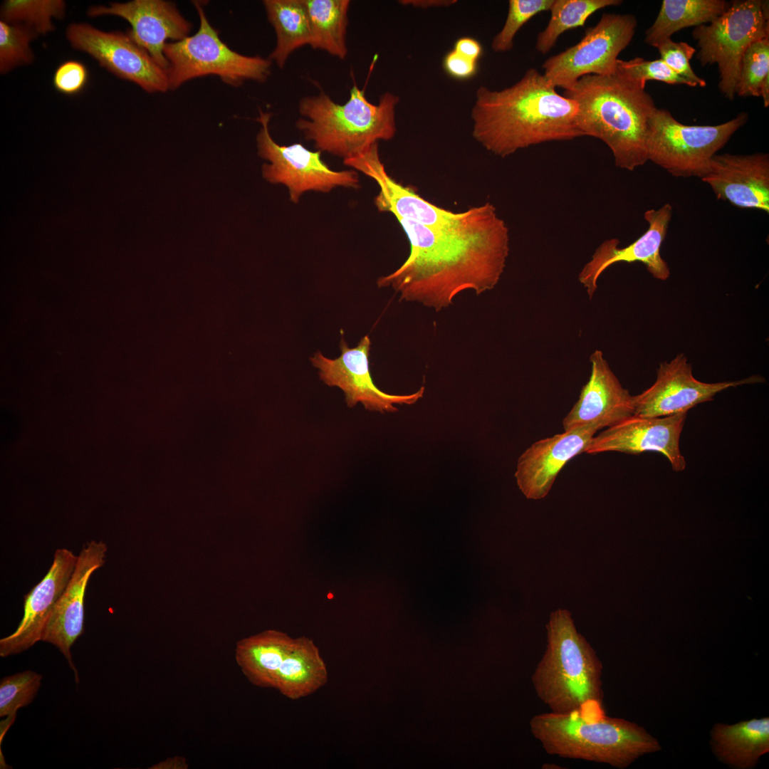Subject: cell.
Returning <instances> with one entry per match:
<instances>
[{
	"label": "cell",
	"instance_id": "7c38bea8",
	"mask_svg": "<svg viewBox=\"0 0 769 769\" xmlns=\"http://www.w3.org/2000/svg\"><path fill=\"white\" fill-rule=\"evenodd\" d=\"M66 38L108 71L132 81L148 93L169 90L167 70L161 68L127 33L103 31L84 23H72Z\"/></svg>",
	"mask_w": 769,
	"mask_h": 769
},
{
	"label": "cell",
	"instance_id": "74e56055",
	"mask_svg": "<svg viewBox=\"0 0 769 769\" xmlns=\"http://www.w3.org/2000/svg\"><path fill=\"white\" fill-rule=\"evenodd\" d=\"M88 72L85 66L78 61L69 60L61 63L55 70L53 86L64 95H75L86 85Z\"/></svg>",
	"mask_w": 769,
	"mask_h": 769
},
{
	"label": "cell",
	"instance_id": "603a6c76",
	"mask_svg": "<svg viewBox=\"0 0 769 769\" xmlns=\"http://www.w3.org/2000/svg\"><path fill=\"white\" fill-rule=\"evenodd\" d=\"M78 555L57 549L43 577L24 596L23 615L15 632L0 639V656L20 654L41 641L44 627L74 571Z\"/></svg>",
	"mask_w": 769,
	"mask_h": 769
},
{
	"label": "cell",
	"instance_id": "ab89813d",
	"mask_svg": "<svg viewBox=\"0 0 769 769\" xmlns=\"http://www.w3.org/2000/svg\"><path fill=\"white\" fill-rule=\"evenodd\" d=\"M454 50L460 55L477 62L482 54L481 43L474 38L461 37L454 43Z\"/></svg>",
	"mask_w": 769,
	"mask_h": 769
},
{
	"label": "cell",
	"instance_id": "836d02e7",
	"mask_svg": "<svg viewBox=\"0 0 769 769\" xmlns=\"http://www.w3.org/2000/svg\"><path fill=\"white\" fill-rule=\"evenodd\" d=\"M42 679L41 674L31 670L3 678L0 682V716H15L18 709L31 703Z\"/></svg>",
	"mask_w": 769,
	"mask_h": 769
},
{
	"label": "cell",
	"instance_id": "4dcf8cb0",
	"mask_svg": "<svg viewBox=\"0 0 769 769\" xmlns=\"http://www.w3.org/2000/svg\"><path fill=\"white\" fill-rule=\"evenodd\" d=\"M65 14L62 0H7L1 9V20L23 24L38 36L53 31V20L62 19Z\"/></svg>",
	"mask_w": 769,
	"mask_h": 769
},
{
	"label": "cell",
	"instance_id": "e0dca14e",
	"mask_svg": "<svg viewBox=\"0 0 769 769\" xmlns=\"http://www.w3.org/2000/svg\"><path fill=\"white\" fill-rule=\"evenodd\" d=\"M672 206L666 203L658 209L645 211L647 230L629 246L619 248L617 239L602 242L591 259L582 268L578 279L591 298L597 288V281L610 266L619 262H641L654 278L665 281L670 276V269L660 254V249L667 234L672 216Z\"/></svg>",
	"mask_w": 769,
	"mask_h": 769
},
{
	"label": "cell",
	"instance_id": "4fadbf2b",
	"mask_svg": "<svg viewBox=\"0 0 769 769\" xmlns=\"http://www.w3.org/2000/svg\"><path fill=\"white\" fill-rule=\"evenodd\" d=\"M343 163L372 178L377 184L380 190L375 197V206L379 211L391 213L396 219L434 229L455 228L474 221L485 209L483 204L462 212H454L424 199L411 187L401 184L387 173L380 157L378 143L355 157L343 160Z\"/></svg>",
	"mask_w": 769,
	"mask_h": 769
},
{
	"label": "cell",
	"instance_id": "b9f144b4",
	"mask_svg": "<svg viewBox=\"0 0 769 769\" xmlns=\"http://www.w3.org/2000/svg\"><path fill=\"white\" fill-rule=\"evenodd\" d=\"M155 766V767H152V768L186 769L188 768V764L185 758L176 755L172 758H169L167 760L159 763Z\"/></svg>",
	"mask_w": 769,
	"mask_h": 769
},
{
	"label": "cell",
	"instance_id": "60d3db41",
	"mask_svg": "<svg viewBox=\"0 0 769 769\" xmlns=\"http://www.w3.org/2000/svg\"><path fill=\"white\" fill-rule=\"evenodd\" d=\"M399 4L416 8L428 9L434 7L449 6L457 2L456 0H402Z\"/></svg>",
	"mask_w": 769,
	"mask_h": 769
},
{
	"label": "cell",
	"instance_id": "d6986e66",
	"mask_svg": "<svg viewBox=\"0 0 769 769\" xmlns=\"http://www.w3.org/2000/svg\"><path fill=\"white\" fill-rule=\"evenodd\" d=\"M107 545L103 541L87 543L76 561L73 575L44 627L41 641L56 647L67 659L78 682L70 648L84 631V599L92 574L103 566Z\"/></svg>",
	"mask_w": 769,
	"mask_h": 769
},
{
	"label": "cell",
	"instance_id": "ba28073f",
	"mask_svg": "<svg viewBox=\"0 0 769 769\" xmlns=\"http://www.w3.org/2000/svg\"><path fill=\"white\" fill-rule=\"evenodd\" d=\"M200 25L192 36L167 43L164 54L169 66V89L207 75H218L224 83L239 86L246 80L264 82L271 73V61L260 56H247L231 50L219 37L208 21L202 3L194 1Z\"/></svg>",
	"mask_w": 769,
	"mask_h": 769
},
{
	"label": "cell",
	"instance_id": "83f0119b",
	"mask_svg": "<svg viewBox=\"0 0 769 769\" xmlns=\"http://www.w3.org/2000/svg\"><path fill=\"white\" fill-rule=\"evenodd\" d=\"M263 5L276 34V46L270 60L283 68L295 50L310 43L308 12L303 0H265Z\"/></svg>",
	"mask_w": 769,
	"mask_h": 769
},
{
	"label": "cell",
	"instance_id": "30bf717a",
	"mask_svg": "<svg viewBox=\"0 0 769 769\" xmlns=\"http://www.w3.org/2000/svg\"><path fill=\"white\" fill-rule=\"evenodd\" d=\"M637 21L630 14H603L575 45L548 58L543 73L551 83L565 90L587 75H610L616 72L619 54L632 41Z\"/></svg>",
	"mask_w": 769,
	"mask_h": 769
},
{
	"label": "cell",
	"instance_id": "ac0fdd59",
	"mask_svg": "<svg viewBox=\"0 0 769 769\" xmlns=\"http://www.w3.org/2000/svg\"><path fill=\"white\" fill-rule=\"evenodd\" d=\"M88 15H113L127 21L132 27L127 32L131 38L166 70L169 66L164 54L167 41L185 38L192 27L173 3L162 0H134L95 6L88 9Z\"/></svg>",
	"mask_w": 769,
	"mask_h": 769
},
{
	"label": "cell",
	"instance_id": "8d00e7d4",
	"mask_svg": "<svg viewBox=\"0 0 769 769\" xmlns=\"http://www.w3.org/2000/svg\"><path fill=\"white\" fill-rule=\"evenodd\" d=\"M654 47L657 48L660 59L678 75L690 81L694 87L706 86V80L694 73L689 63L696 48L686 42H675L671 38L662 40Z\"/></svg>",
	"mask_w": 769,
	"mask_h": 769
},
{
	"label": "cell",
	"instance_id": "7402d4cb",
	"mask_svg": "<svg viewBox=\"0 0 769 769\" xmlns=\"http://www.w3.org/2000/svg\"><path fill=\"white\" fill-rule=\"evenodd\" d=\"M701 180L718 199L742 209L769 213V155H715Z\"/></svg>",
	"mask_w": 769,
	"mask_h": 769
},
{
	"label": "cell",
	"instance_id": "1f68e13d",
	"mask_svg": "<svg viewBox=\"0 0 769 769\" xmlns=\"http://www.w3.org/2000/svg\"><path fill=\"white\" fill-rule=\"evenodd\" d=\"M769 79V37L758 40L746 50L740 66L736 95L760 97L763 82Z\"/></svg>",
	"mask_w": 769,
	"mask_h": 769
},
{
	"label": "cell",
	"instance_id": "44dd1931",
	"mask_svg": "<svg viewBox=\"0 0 769 769\" xmlns=\"http://www.w3.org/2000/svg\"><path fill=\"white\" fill-rule=\"evenodd\" d=\"M597 430L580 427L531 444L519 456L515 478L525 498H544L563 467L574 457L585 452Z\"/></svg>",
	"mask_w": 769,
	"mask_h": 769
},
{
	"label": "cell",
	"instance_id": "cb8c5ba5",
	"mask_svg": "<svg viewBox=\"0 0 769 769\" xmlns=\"http://www.w3.org/2000/svg\"><path fill=\"white\" fill-rule=\"evenodd\" d=\"M295 638L268 629L239 641L235 649L237 665L254 686L275 689L279 669Z\"/></svg>",
	"mask_w": 769,
	"mask_h": 769
},
{
	"label": "cell",
	"instance_id": "8992f818",
	"mask_svg": "<svg viewBox=\"0 0 769 769\" xmlns=\"http://www.w3.org/2000/svg\"><path fill=\"white\" fill-rule=\"evenodd\" d=\"M397 95L387 92L373 104L354 81L344 104L335 103L325 93L306 96L299 103L303 117L295 123L304 137L318 150L343 160L355 157L379 140H390L396 133Z\"/></svg>",
	"mask_w": 769,
	"mask_h": 769
},
{
	"label": "cell",
	"instance_id": "4316f807",
	"mask_svg": "<svg viewBox=\"0 0 769 769\" xmlns=\"http://www.w3.org/2000/svg\"><path fill=\"white\" fill-rule=\"evenodd\" d=\"M730 3L725 0H664L644 42L654 46L681 29L709 23L721 16Z\"/></svg>",
	"mask_w": 769,
	"mask_h": 769
},
{
	"label": "cell",
	"instance_id": "5bb4252c",
	"mask_svg": "<svg viewBox=\"0 0 769 769\" xmlns=\"http://www.w3.org/2000/svg\"><path fill=\"white\" fill-rule=\"evenodd\" d=\"M340 347V355L335 359L326 357L318 351L310 360L325 384L342 390L349 407L360 402L367 410L394 412L398 410L395 404H413L424 396V387L410 394L397 395L384 392L374 384L370 369L371 341L368 335L362 337L352 348L342 337Z\"/></svg>",
	"mask_w": 769,
	"mask_h": 769
},
{
	"label": "cell",
	"instance_id": "5b68a950",
	"mask_svg": "<svg viewBox=\"0 0 769 769\" xmlns=\"http://www.w3.org/2000/svg\"><path fill=\"white\" fill-rule=\"evenodd\" d=\"M530 732L551 755L624 768L639 757L660 749L642 727L605 713L594 717L588 711H549L535 715Z\"/></svg>",
	"mask_w": 769,
	"mask_h": 769
},
{
	"label": "cell",
	"instance_id": "f1b7e54d",
	"mask_svg": "<svg viewBox=\"0 0 769 769\" xmlns=\"http://www.w3.org/2000/svg\"><path fill=\"white\" fill-rule=\"evenodd\" d=\"M310 27V46L345 59L347 55L346 33L348 0H303Z\"/></svg>",
	"mask_w": 769,
	"mask_h": 769
},
{
	"label": "cell",
	"instance_id": "277c9868",
	"mask_svg": "<svg viewBox=\"0 0 769 769\" xmlns=\"http://www.w3.org/2000/svg\"><path fill=\"white\" fill-rule=\"evenodd\" d=\"M545 650L532 675L539 699L550 711L602 709V664L566 609L552 612Z\"/></svg>",
	"mask_w": 769,
	"mask_h": 769
},
{
	"label": "cell",
	"instance_id": "484cf974",
	"mask_svg": "<svg viewBox=\"0 0 769 769\" xmlns=\"http://www.w3.org/2000/svg\"><path fill=\"white\" fill-rule=\"evenodd\" d=\"M712 739L715 752L722 760L737 768H750L768 751L769 719H752L731 726L717 724Z\"/></svg>",
	"mask_w": 769,
	"mask_h": 769
},
{
	"label": "cell",
	"instance_id": "f35d334b",
	"mask_svg": "<svg viewBox=\"0 0 769 769\" xmlns=\"http://www.w3.org/2000/svg\"><path fill=\"white\" fill-rule=\"evenodd\" d=\"M443 68L451 77L466 80L473 77L477 71V62L467 58L454 50L448 52L443 59Z\"/></svg>",
	"mask_w": 769,
	"mask_h": 769
},
{
	"label": "cell",
	"instance_id": "7a4b0ae2",
	"mask_svg": "<svg viewBox=\"0 0 769 769\" xmlns=\"http://www.w3.org/2000/svg\"><path fill=\"white\" fill-rule=\"evenodd\" d=\"M577 111L575 101L529 68L501 90L477 88L471 113L472 135L487 151L505 157L530 146L583 136L576 123Z\"/></svg>",
	"mask_w": 769,
	"mask_h": 769
},
{
	"label": "cell",
	"instance_id": "d590c367",
	"mask_svg": "<svg viewBox=\"0 0 769 769\" xmlns=\"http://www.w3.org/2000/svg\"><path fill=\"white\" fill-rule=\"evenodd\" d=\"M616 70L642 88H645L647 81L652 80L694 87L693 83L678 75L661 59L647 61L640 57L628 61L617 59Z\"/></svg>",
	"mask_w": 769,
	"mask_h": 769
},
{
	"label": "cell",
	"instance_id": "ffe728a7",
	"mask_svg": "<svg viewBox=\"0 0 769 769\" xmlns=\"http://www.w3.org/2000/svg\"><path fill=\"white\" fill-rule=\"evenodd\" d=\"M591 374L578 400L563 420L564 431L607 429L634 415L633 396L624 388L600 350L590 357Z\"/></svg>",
	"mask_w": 769,
	"mask_h": 769
},
{
	"label": "cell",
	"instance_id": "52a82bcc",
	"mask_svg": "<svg viewBox=\"0 0 769 769\" xmlns=\"http://www.w3.org/2000/svg\"><path fill=\"white\" fill-rule=\"evenodd\" d=\"M748 120V113L741 112L717 125H687L676 120L667 110L656 108L648 120V161L674 177L702 179L712 157Z\"/></svg>",
	"mask_w": 769,
	"mask_h": 769
},
{
	"label": "cell",
	"instance_id": "3957f363",
	"mask_svg": "<svg viewBox=\"0 0 769 769\" xmlns=\"http://www.w3.org/2000/svg\"><path fill=\"white\" fill-rule=\"evenodd\" d=\"M563 95L577 103L576 123L583 136L605 142L617 167L633 171L648 161V120L656 107L645 88L616 70L584 75Z\"/></svg>",
	"mask_w": 769,
	"mask_h": 769
},
{
	"label": "cell",
	"instance_id": "2e32d148",
	"mask_svg": "<svg viewBox=\"0 0 769 769\" xmlns=\"http://www.w3.org/2000/svg\"><path fill=\"white\" fill-rule=\"evenodd\" d=\"M686 417L687 412L661 417L632 415L595 435L585 452L638 454L655 451L666 457L674 471H682L686 461L681 453L679 440Z\"/></svg>",
	"mask_w": 769,
	"mask_h": 769
},
{
	"label": "cell",
	"instance_id": "9c48e42d",
	"mask_svg": "<svg viewBox=\"0 0 769 769\" xmlns=\"http://www.w3.org/2000/svg\"><path fill=\"white\" fill-rule=\"evenodd\" d=\"M769 3L762 0H735L708 24L694 28L696 58L702 66L717 63L718 89L733 100L742 57L753 42L769 37Z\"/></svg>",
	"mask_w": 769,
	"mask_h": 769
},
{
	"label": "cell",
	"instance_id": "e575fe53",
	"mask_svg": "<svg viewBox=\"0 0 769 769\" xmlns=\"http://www.w3.org/2000/svg\"><path fill=\"white\" fill-rule=\"evenodd\" d=\"M553 1L510 0L505 23L492 41V50L495 52L511 51L513 47L514 38L520 28L538 13L550 10Z\"/></svg>",
	"mask_w": 769,
	"mask_h": 769
},
{
	"label": "cell",
	"instance_id": "d6a6232c",
	"mask_svg": "<svg viewBox=\"0 0 769 769\" xmlns=\"http://www.w3.org/2000/svg\"><path fill=\"white\" fill-rule=\"evenodd\" d=\"M38 34L21 23L0 21V72L6 73L33 61L31 41Z\"/></svg>",
	"mask_w": 769,
	"mask_h": 769
},
{
	"label": "cell",
	"instance_id": "8fae6325",
	"mask_svg": "<svg viewBox=\"0 0 769 769\" xmlns=\"http://www.w3.org/2000/svg\"><path fill=\"white\" fill-rule=\"evenodd\" d=\"M271 117V113L260 109L256 118L261 125L256 137L258 155L271 162L262 166L263 177L271 183L286 186L292 202L298 203L309 191L327 193L337 187L359 188L355 171L333 170L321 159L320 151L309 150L300 143L277 144L269 132Z\"/></svg>",
	"mask_w": 769,
	"mask_h": 769
},
{
	"label": "cell",
	"instance_id": "d4e9b609",
	"mask_svg": "<svg viewBox=\"0 0 769 769\" xmlns=\"http://www.w3.org/2000/svg\"><path fill=\"white\" fill-rule=\"evenodd\" d=\"M327 681V668L313 641L306 637L295 638L279 669L275 689L297 700L315 692Z\"/></svg>",
	"mask_w": 769,
	"mask_h": 769
},
{
	"label": "cell",
	"instance_id": "f546056e",
	"mask_svg": "<svg viewBox=\"0 0 769 769\" xmlns=\"http://www.w3.org/2000/svg\"><path fill=\"white\" fill-rule=\"evenodd\" d=\"M622 3L620 0H554L549 10L550 19L545 29L538 34L535 49L543 55L548 53L562 33L583 26L597 11Z\"/></svg>",
	"mask_w": 769,
	"mask_h": 769
},
{
	"label": "cell",
	"instance_id": "6da1fadb",
	"mask_svg": "<svg viewBox=\"0 0 769 769\" xmlns=\"http://www.w3.org/2000/svg\"><path fill=\"white\" fill-rule=\"evenodd\" d=\"M409 243L406 261L380 277L379 288L391 287L399 300L438 312L461 292L492 290L504 271L510 250L509 229L497 209L485 203L474 221L455 228L434 229L397 219Z\"/></svg>",
	"mask_w": 769,
	"mask_h": 769
},
{
	"label": "cell",
	"instance_id": "9a60e30c",
	"mask_svg": "<svg viewBox=\"0 0 769 769\" xmlns=\"http://www.w3.org/2000/svg\"><path fill=\"white\" fill-rule=\"evenodd\" d=\"M763 381V377L753 375L741 380L703 382L694 377L687 357L680 353L670 362L661 363L654 384L633 396L634 415L661 417L687 412L724 389Z\"/></svg>",
	"mask_w": 769,
	"mask_h": 769
}]
</instances>
